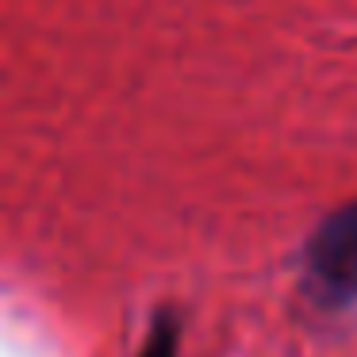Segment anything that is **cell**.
Instances as JSON below:
<instances>
[{
  "label": "cell",
  "mask_w": 357,
  "mask_h": 357,
  "mask_svg": "<svg viewBox=\"0 0 357 357\" xmlns=\"http://www.w3.org/2000/svg\"><path fill=\"white\" fill-rule=\"evenodd\" d=\"M177 342H181V326L173 319V311H158L139 346V357H177Z\"/></svg>",
  "instance_id": "obj_2"
},
{
  "label": "cell",
  "mask_w": 357,
  "mask_h": 357,
  "mask_svg": "<svg viewBox=\"0 0 357 357\" xmlns=\"http://www.w3.org/2000/svg\"><path fill=\"white\" fill-rule=\"evenodd\" d=\"M303 288L323 307L357 303V200L315 227L303 250Z\"/></svg>",
  "instance_id": "obj_1"
}]
</instances>
